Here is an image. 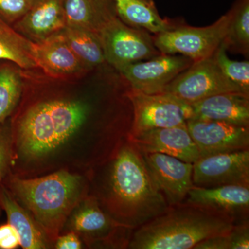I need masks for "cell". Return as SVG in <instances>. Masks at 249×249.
<instances>
[{
  "label": "cell",
  "instance_id": "obj_22",
  "mask_svg": "<svg viewBox=\"0 0 249 249\" xmlns=\"http://www.w3.org/2000/svg\"><path fill=\"white\" fill-rule=\"evenodd\" d=\"M0 60L14 62L24 70L37 68L33 42L0 19Z\"/></svg>",
  "mask_w": 249,
  "mask_h": 249
},
{
  "label": "cell",
  "instance_id": "obj_14",
  "mask_svg": "<svg viewBox=\"0 0 249 249\" xmlns=\"http://www.w3.org/2000/svg\"><path fill=\"white\" fill-rule=\"evenodd\" d=\"M128 139L142 153H162L193 163L200 158L186 124L147 131Z\"/></svg>",
  "mask_w": 249,
  "mask_h": 249
},
{
  "label": "cell",
  "instance_id": "obj_16",
  "mask_svg": "<svg viewBox=\"0 0 249 249\" xmlns=\"http://www.w3.org/2000/svg\"><path fill=\"white\" fill-rule=\"evenodd\" d=\"M65 0H40L12 26L33 43L61 32L67 27Z\"/></svg>",
  "mask_w": 249,
  "mask_h": 249
},
{
  "label": "cell",
  "instance_id": "obj_31",
  "mask_svg": "<svg viewBox=\"0 0 249 249\" xmlns=\"http://www.w3.org/2000/svg\"><path fill=\"white\" fill-rule=\"evenodd\" d=\"M55 248L58 249H81V242L74 232H69L66 235L58 237Z\"/></svg>",
  "mask_w": 249,
  "mask_h": 249
},
{
  "label": "cell",
  "instance_id": "obj_23",
  "mask_svg": "<svg viewBox=\"0 0 249 249\" xmlns=\"http://www.w3.org/2000/svg\"><path fill=\"white\" fill-rule=\"evenodd\" d=\"M23 88L22 69L14 62L0 60V124L17 107Z\"/></svg>",
  "mask_w": 249,
  "mask_h": 249
},
{
  "label": "cell",
  "instance_id": "obj_17",
  "mask_svg": "<svg viewBox=\"0 0 249 249\" xmlns=\"http://www.w3.org/2000/svg\"><path fill=\"white\" fill-rule=\"evenodd\" d=\"M193 118L249 126V94L218 93L191 104Z\"/></svg>",
  "mask_w": 249,
  "mask_h": 249
},
{
  "label": "cell",
  "instance_id": "obj_4",
  "mask_svg": "<svg viewBox=\"0 0 249 249\" xmlns=\"http://www.w3.org/2000/svg\"><path fill=\"white\" fill-rule=\"evenodd\" d=\"M10 186L15 199L30 213L49 240H53L58 238L83 190L80 177L62 170L42 178H14Z\"/></svg>",
  "mask_w": 249,
  "mask_h": 249
},
{
  "label": "cell",
  "instance_id": "obj_15",
  "mask_svg": "<svg viewBox=\"0 0 249 249\" xmlns=\"http://www.w3.org/2000/svg\"><path fill=\"white\" fill-rule=\"evenodd\" d=\"M37 67L45 74L56 79H71L83 76L87 70L67 45L61 32L33 43Z\"/></svg>",
  "mask_w": 249,
  "mask_h": 249
},
{
  "label": "cell",
  "instance_id": "obj_8",
  "mask_svg": "<svg viewBox=\"0 0 249 249\" xmlns=\"http://www.w3.org/2000/svg\"><path fill=\"white\" fill-rule=\"evenodd\" d=\"M106 62L118 70L127 64L149 60L161 53L155 47L153 36L135 29L116 18L98 34Z\"/></svg>",
  "mask_w": 249,
  "mask_h": 249
},
{
  "label": "cell",
  "instance_id": "obj_28",
  "mask_svg": "<svg viewBox=\"0 0 249 249\" xmlns=\"http://www.w3.org/2000/svg\"><path fill=\"white\" fill-rule=\"evenodd\" d=\"M29 0H0V19L13 26L31 8Z\"/></svg>",
  "mask_w": 249,
  "mask_h": 249
},
{
  "label": "cell",
  "instance_id": "obj_20",
  "mask_svg": "<svg viewBox=\"0 0 249 249\" xmlns=\"http://www.w3.org/2000/svg\"><path fill=\"white\" fill-rule=\"evenodd\" d=\"M0 203L7 215L8 222L14 227L19 237V243L24 249H43L48 247V237L34 217L22 205L2 188Z\"/></svg>",
  "mask_w": 249,
  "mask_h": 249
},
{
  "label": "cell",
  "instance_id": "obj_30",
  "mask_svg": "<svg viewBox=\"0 0 249 249\" xmlns=\"http://www.w3.org/2000/svg\"><path fill=\"white\" fill-rule=\"evenodd\" d=\"M20 246L19 237L11 224L0 226V249H14Z\"/></svg>",
  "mask_w": 249,
  "mask_h": 249
},
{
  "label": "cell",
  "instance_id": "obj_24",
  "mask_svg": "<svg viewBox=\"0 0 249 249\" xmlns=\"http://www.w3.org/2000/svg\"><path fill=\"white\" fill-rule=\"evenodd\" d=\"M230 23L222 44L227 51L249 55V0H236L231 9Z\"/></svg>",
  "mask_w": 249,
  "mask_h": 249
},
{
  "label": "cell",
  "instance_id": "obj_21",
  "mask_svg": "<svg viewBox=\"0 0 249 249\" xmlns=\"http://www.w3.org/2000/svg\"><path fill=\"white\" fill-rule=\"evenodd\" d=\"M67 45L88 70L107 63L98 34L82 28L67 26L62 31Z\"/></svg>",
  "mask_w": 249,
  "mask_h": 249
},
{
  "label": "cell",
  "instance_id": "obj_10",
  "mask_svg": "<svg viewBox=\"0 0 249 249\" xmlns=\"http://www.w3.org/2000/svg\"><path fill=\"white\" fill-rule=\"evenodd\" d=\"M193 185L214 188L249 187V149L200 157L193 163Z\"/></svg>",
  "mask_w": 249,
  "mask_h": 249
},
{
  "label": "cell",
  "instance_id": "obj_29",
  "mask_svg": "<svg viewBox=\"0 0 249 249\" xmlns=\"http://www.w3.org/2000/svg\"><path fill=\"white\" fill-rule=\"evenodd\" d=\"M13 139L9 125L0 124V181L7 173L12 158Z\"/></svg>",
  "mask_w": 249,
  "mask_h": 249
},
{
  "label": "cell",
  "instance_id": "obj_32",
  "mask_svg": "<svg viewBox=\"0 0 249 249\" xmlns=\"http://www.w3.org/2000/svg\"><path fill=\"white\" fill-rule=\"evenodd\" d=\"M29 1H30V3L31 4V6H34V5H35L36 4H37L38 1H40V0H29Z\"/></svg>",
  "mask_w": 249,
  "mask_h": 249
},
{
  "label": "cell",
  "instance_id": "obj_25",
  "mask_svg": "<svg viewBox=\"0 0 249 249\" xmlns=\"http://www.w3.org/2000/svg\"><path fill=\"white\" fill-rule=\"evenodd\" d=\"M71 224L76 231L93 235H103L111 229L123 227L106 213L96 200L89 201L77 211Z\"/></svg>",
  "mask_w": 249,
  "mask_h": 249
},
{
  "label": "cell",
  "instance_id": "obj_18",
  "mask_svg": "<svg viewBox=\"0 0 249 249\" xmlns=\"http://www.w3.org/2000/svg\"><path fill=\"white\" fill-rule=\"evenodd\" d=\"M117 17L126 25L157 35L182 23L163 18L153 0H114Z\"/></svg>",
  "mask_w": 249,
  "mask_h": 249
},
{
  "label": "cell",
  "instance_id": "obj_13",
  "mask_svg": "<svg viewBox=\"0 0 249 249\" xmlns=\"http://www.w3.org/2000/svg\"><path fill=\"white\" fill-rule=\"evenodd\" d=\"M183 203L224 214L237 224L249 221V187L238 185L214 188L193 186Z\"/></svg>",
  "mask_w": 249,
  "mask_h": 249
},
{
  "label": "cell",
  "instance_id": "obj_19",
  "mask_svg": "<svg viewBox=\"0 0 249 249\" xmlns=\"http://www.w3.org/2000/svg\"><path fill=\"white\" fill-rule=\"evenodd\" d=\"M67 26L99 34L117 17L114 0H65Z\"/></svg>",
  "mask_w": 249,
  "mask_h": 249
},
{
  "label": "cell",
  "instance_id": "obj_7",
  "mask_svg": "<svg viewBox=\"0 0 249 249\" xmlns=\"http://www.w3.org/2000/svg\"><path fill=\"white\" fill-rule=\"evenodd\" d=\"M163 92L191 105L218 93L242 91L223 73L213 53L193 62L165 87Z\"/></svg>",
  "mask_w": 249,
  "mask_h": 249
},
{
  "label": "cell",
  "instance_id": "obj_9",
  "mask_svg": "<svg viewBox=\"0 0 249 249\" xmlns=\"http://www.w3.org/2000/svg\"><path fill=\"white\" fill-rule=\"evenodd\" d=\"M179 54L161 53L155 58L127 64L117 70L131 89L147 94L162 93L172 80L193 63Z\"/></svg>",
  "mask_w": 249,
  "mask_h": 249
},
{
  "label": "cell",
  "instance_id": "obj_11",
  "mask_svg": "<svg viewBox=\"0 0 249 249\" xmlns=\"http://www.w3.org/2000/svg\"><path fill=\"white\" fill-rule=\"evenodd\" d=\"M186 125L200 157L249 149V126L195 119Z\"/></svg>",
  "mask_w": 249,
  "mask_h": 249
},
{
  "label": "cell",
  "instance_id": "obj_12",
  "mask_svg": "<svg viewBox=\"0 0 249 249\" xmlns=\"http://www.w3.org/2000/svg\"><path fill=\"white\" fill-rule=\"evenodd\" d=\"M142 155L149 173L168 206L183 203L194 186L192 179L193 163L165 154Z\"/></svg>",
  "mask_w": 249,
  "mask_h": 249
},
{
  "label": "cell",
  "instance_id": "obj_1",
  "mask_svg": "<svg viewBox=\"0 0 249 249\" xmlns=\"http://www.w3.org/2000/svg\"><path fill=\"white\" fill-rule=\"evenodd\" d=\"M23 78L38 95L21 109L11 129L18 152L27 160L55 151L97 115V103L67 94L68 79L47 76L38 67L23 70Z\"/></svg>",
  "mask_w": 249,
  "mask_h": 249
},
{
  "label": "cell",
  "instance_id": "obj_6",
  "mask_svg": "<svg viewBox=\"0 0 249 249\" xmlns=\"http://www.w3.org/2000/svg\"><path fill=\"white\" fill-rule=\"evenodd\" d=\"M128 96L133 108L128 137L152 129L181 125L193 118L191 105L170 93L147 94L130 88Z\"/></svg>",
  "mask_w": 249,
  "mask_h": 249
},
{
  "label": "cell",
  "instance_id": "obj_3",
  "mask_svg": "<svg viewBox=\"0 0 249 249\" xmlns=\"http://www.w3.org/2000/svg\"><path fill=\"white\" fill-rule=\"evenodd\" d=\"M230 217L181 203L134 229L132 249H193L206 239L227 233L236 225Z\"/></svg>",
  "mask_w": 249,
  "mask_h": 249
},
{
  "label": "cell",
  "instance_id": "obj_27",
  "mask_svg": "<svg viewBox=\"0 0 249 249\" xmlns=\"http://www.w3.org/2000/svg\"><path fill=\"white\" fill-rule=\"evenodd\" d=\"M227 52L222 43L214 52V57L218 66L242 92L249 94V62L232 60L229 58Z\"/></svg>",
  "mask_w": 249,
  "mask_h": 249
},
{
  "label": "cell",
  "instance_id": "obj_2",
  "mask_svg": "<svg viewBox=\"0 0 249 249\" xmlns=\"http://www.w3.org/2000/svg\"><path fill=\"white\" fill-rule=\"evenodd\" d=\"M111 160L103 201L119 225L134 229L169 207L147 170L142 153L128 138Z\"/></svg>",
  "mask_w": 249,
  "mask_h": 249
},
{
  "label": "cell",
  "instance_id": "obj_26",
  "mask_svg": "<svg viewBox=\"0 0 249 249\" xmlns=\"http://www.w3.org/2000/svg\"><path fill=\"white\" fill-rule=\"evenodd\" d=\"M249 221L236 224L231 231L206 239L193 249H249Z\"/></svg>",
  "mask_w": 249,
  "mask_h": 249
},
{
  "label": "cell",
  "instance_id": "obj_5",
  "mask_svg": "<svg viewBox=\"0 0 249 249\" xmlns=\"http://www.w3.org/2000/svg\"><path fill=\"white\" fill-rule=\"evenodd\" d=\"M231 14L229 11L215 22L204 27L181 24L173 30L153 35L155 47L163 54H179L194 62L211 56L227 35Z\"/></svg>",
  "mask_w": 249,
  "mask_h": 249
}]
</instances>
